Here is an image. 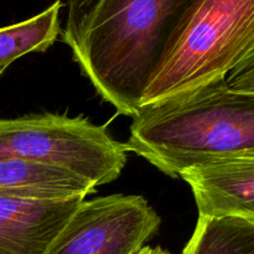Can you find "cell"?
Here are the masks:
<instances>
[{"mask_svg": "<svg viewBox=\"0 0 254 254\" xmlns=\"http://www.w3.org/2000/svg\"><path fill=\"white\" fill-rule=\"evenodd\" d=\"M97 186L87 179L54 165L0 160V195L32 201L87 197Z\"/></svg>", "mask_w": 254, "mask_h": 254, "instance_id": "cell-8", "label": "cell"}, {"mask_svg": "<svg viewBox=\"0 0 254 254\" xmlns=\"http://www.w3.org/2000/svg\"><path fill=\"white\" fill-rule=\"evenodd\" d=\"M254 50V0H196L174 32L140 108L225 79Z\"/></svg>", "mask_w": 254, "mask_h": 254, "instance_id": "cell-3", "label": "cell"}, {"mask_svg": "<svg viewBox=\"0 0 254 254\" xmlns=\"http://www.w3.org/2000/svg\"><path fill=\"white\" fill-rule=\"evenodd\" d=\"M83 200L32 201L0 195V254H44Z\"/></svg>", "mask_w": 254, "mask_h": 254, "instance_id": "cell-7", "label": "cell"}, {"mask_svg": "<svg viewBox=\"0 0 254 254\" xmlns=\"http://www.w3.org/2000/svg\"><path fill=\"white\" fill-rule=\"evenodd\" d=\"M124 145L174 179L191 166L254 156V93L225 78L143 107Z\"/></svg>", "mask_w": 254, "mask_h": 254, "instance_id": "cell-2", "label": "cell"}, {"mask_svg": "<svg viewBox=\"0 0 254 254\" xmlns=\"http://www.w3.org/2000/svg\"><path fill=\"white\" fill-rule=\"evenodd\" d=\"M127 148L83 117L54 113L0 119V160H22L72 171L96 186L117 180Z\"/></svg>", "mask_w": 254, "mask_h": 254, "instance_id": "cell-4", "label": "cell"}, {"mask_svg": "<svg viewBox=\"0 0 254 254\" xmlns=\"http://www.w3.org/2000/svg\"><path fill=\"white\" fill-rule=\"evenodd\" d=\"M160 223L141 196L119 193L83 200L44 254H134Z\"/></svg>", "mask_w": 254, "mask_h": 254, "instance_id": "cell-5", "label": "cell"}, {"mask_svg": "<svg viewBox=\"0 0 254 254\" xmlns=\"http://www.w3.org/2000/svg\"><path fill=\"white\" fill-rule=\"evenodd\" d=\"M196 0H67L64 41L102 99L133 118Z\"/></svg>", "mask_w": 254, "mask_h": 254, "instance_id": "cell-1", "label": "cell"}, {"mask_svg": "<svg viewBox=\"0 0 254 254\" xmlns=\"http://www.w3.org/2000/svg\"><path fill=\"white\" fill-rule=\"evenodd\" d=\"M181 254H254V218L198 216Z\"/></svg>", "mask_w": 254, "mask_h": 254, "instance_id": "cell-9", "label": "cell"}, {"mask_svg": "<svg viewBox=\"0 0 254 254\" xmlns=\"http://www.w3.org/2000/svg\"><path fill=\"white\" fill-rule=\"evenodd\" d=\"M61 0H56L40 14L0 27V68L30 52H44L55 44L61 32Z\"/></svg>", "mask_w": 254, "mask_h": 254, "instance_id": "cell-10", "label": "cell"}, {"mask_svg": "<svg viewBox=\"0 0 254 254\" xmlns=\"http://www.w3.org/2000/svg\"><path fill=\"white\" fill-rule=\"evenodd\" d=\"M4 71H5V68H0V76H1V74L4 73Z\"/></svg>", "mask_w": 254, "mask_h": 254, "instance_id": "cell-13", "label": "cell"}, {"mask_svg": "<svg viewBox=\"0 0 254 254\" xmlns=\"http://www.w3.org/2000/svg\"><path fill=\"white\" fill-rule=\"evenodd\" d=\"M134 254H171V253L161 247H149V246H146V247L140 248L138 252H135Z\"/></svg>", "mask_w": 254, "mask_h": 254, "instance_id": "cell-12", "label": "cell"}, {"mask_svg": "<svg viewBox=\"0 0 254 254\" xmlns=\"http://www.w3.org/2000/svg\"><path fill=\"white\" fill-rule=\"evenodd\" d=\"M179 178L191 188L198 216L254 218V156L191 166Z\"/></svg>", "mask_w": 254, "mask_h": 254, "instance_id": "cell-6", "label": "cell"}, {"mask_svg": "<svg viewBox=\"0 0 254 254\" xmlns=\"http://www.w3.org/2000/svg\"><path fill=\"white\" fill-rule=\"evenodd\" d=\"M226 82L233 91L254 93V50L228 73Z\"/></svg>", "mask_w": 254, "mask_h": 254, "instance_id": "cell-11", "label": "cell"}]
</instances>
